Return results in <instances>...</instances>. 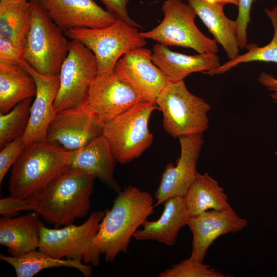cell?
Masks as SVG:
<instances>
[{
  "label": "cell",
  "mask_w": 277,
  "mask_h": 277,
  "mask_svg": "<svg viewBox=\"0 0 277 277\" xmlns=\"http://www.w3.org/2000/svg\"><path fill=\"white\" fill-rule=\"evenodd\" d=\"M117 19L122 20L132 26L141 28V26L129 15L127 5L130 0H100Z\"/></svg>",
  "instance_id": "836d02e7"
},
{
  "label": "cell",
  "mask_w": 277,
  "mask_h": 277,
  "mask_svg": "<svg viewBox=\"0 0 277 277\" xmlns=\"http://www.w3.org/2000/svg\"><path fill=\"white\" fill-rule=\"evenodd\" d=\"M275 155L277 156V150L275 152Z\"/></svg>",
  "instance_id": "74e56055"
},
{
  "label": "cell",
  "mask_w": 277,
  "mask_h": 277,
  "mask_svg": "<svg viewBox=\"0 0 277 277\" xmlns=\"http://www.w3.org/2000/svg\"><path fill=\"white\" fill-rule=\"evenodd\" d=\"M259 82L270 92V97L272 101L277 104V78L274 75L262 72L258 79Z\"/></svg>",
  "instance_id": "e575fe53"
},
{
  "label": "cell",
  "mask_w": 277,
  "mask_h": 277,
  "mask_svg": "<svg viewBox=\"0 0 277 277\" xmlns=\"http://www.w3.org/2000/svg\"><path fill=\"white\" fill-rule=\"evenodd\" d=\"M265 12L269 17L273 28V35L271 41L265 46L260 47L256 44L250 43L245 48L247 51L242 55L230 60L212 71L205 74L209 75L225 73L240 64L252 62H272L277 64V7L274 6L271 10L265 9Z\"/></svg>",
  "instance_id": "4316f807"
},
{
  "label": "cell",
  "mask_w": 277,
  "mask_h": 277,
  "mask_svg": "<svg viewBox=\"0 0 277 277\" xmlns=\"http://www.w3.org/2000/svg\"><path fill=\"white\" fill-rule=\"evenodd\" d=\"M155 102L162 112L165 131L175 138L203 134L208 128L211 106L191 93L184 80L168 81Z\"/></svg>",
  "instance_id": "5b68a950"
},
{
  "label": "cell",
  "mask_w": 277,
  "mask_h": 277,
  "mask_svg": "<svg viewBox=\"0 0 277 277\" xmlns=\"http://www.w3.org/2000/svg\"><path fill=\"white\" fill-rule=\"evenodd\" d=\"M152 60L170 82H179L191 73L213 70L221 66L216 53L186 55L170 50L159 43L153 48Z\"/></svg>",
  "instance_id": "ac0fdd59"
},
{
  "label": "cell",
  "mask_w": 277,
  "mask_h": 277,
  "mask_svg": "<svg viewBox=\"0 0 277 277\" xmlns=\"http://www.w3.org/2000/svg\"><path fill=\"white\" fill-rule=\"evenodd\" d=\"M105 211L91 213L82 224H73L62 228L41 230L38 250L58 259H80L85 264L97 266L101 253L93 245Z\"/></svg>",
  "instance_id": "ba28073f"
},
{
  "label": "cell",
  "mask_w": 277,
  "mask_h": 277,
  "mask_svg": "<svg viewBox=\"0 0 277 277\" xmlns=\"http://www.w3.org/2000/svg\"><path fill=\"white\" fill-rule=\"evenodd\" d=\"M181 153L175 165L168 164L155 193L156 207L167 200L184 197L194 182L197 173V161L204 143L203 134L179 138Z\"/></svg>",
  "instance_id": "4fadbf2b"
},
{
  "label": "cell",
  "mask_w": 277,
  "mask_h": 277,
  "mask_svg": "<svg viewBox=\"0 0 277 277\" xmlns=\"http://www.w3.org/2000/svg\"><path fill=\"white\" fill-rule=\"evenodd\" d=\"M32 98L18 103L7 113H0V148L22 136L27 127Z\"/></svg>",
  "instance_id": "83f0119b"
},
{
  "label": "cell",
  "mask_w": 277,
  "mask_h": 277,
  "mask_svg": "<svg viewBox=\"0 0 277 277\" xmlns=\"http://www.w3.org/2000/svg\"><path fill=\"white\" fill-rule=\"evenodd\" d=\"M141 102L133 89L114 71L96 76L84 105L105 124Z\"/></svg>",
  "instance_id": "7c38bea8"
},
{
  "label": "cell",
  "mask_w": 277,
  "mask_h": 277,
  "mask_svg": "<svg viewBox=\"0 0 277 277\" xmlns=\"http://www.w3.org/2000/svg\"><path fill=\"white\" fill-rule=\"evenodd\" d=\"M247 225V220L239 216L232 207L191 216L187 224L193 236L190 258L203 262L208 248L217 238L241 231Z\"/></svg>",
  "instance_id": "e0dca14e"
},
{
  "label": "cell",
  "mask_w": 277,
  "mask_h": 277,
  "mask_svg": "<svg viewBox=\"0 0 277 277\" xmlns=\"http://www.w3.org/2000/svg\"><path fill=\"white\" fill-rule=\"evenodd\" d=\"M21 67L34 78L36 85L35 100L31 104L27 127L22 137L26 147L32 143L46 141L48 128L56 112L54 103L59 87V74H41L34 69L24 59Z\"/></svg>",
  "instance_id": "9a60e30c"
},
{
  "label": "cell",
  "mask_w": 277,
  "mask_h": 277,
  "mask_svg": "<svg viewBox=\"0 0 277 277\" xmlns=\"http://www.w3.org/2000/svg\"><path fill=\"white\" fill-rule=\"evenodd\" d=\"M184 197L191 216L210 210L231 207L224 188L207 173H197Z\"/></svg>",
  "instance_id": "cb8c5ba5"
},
{
  "label": "cell",
  "mask_w": 277,
  "mask_h": 277,
  "mask_svg": "<svg viewBox=\"0 0 277 277\" xmlns=\"http://www.w3.org/2000/svg\"><path fill=\"white\" fill-rule=\"evenodd\" d=\"M21 211H28L26 199L10 195L0 200V214L2 216H17Z\"/></svg>",
  "instance_id": "d6a6232c"
},
{
  "label": "cell",
  "mask_w": 277,
  "mask_h": 277,
  "mask_svg": "<svg viewBox=\"0 0 277 277\" xmlns=\"http://www.w3.org/2000/svg\"><path fill=\"white\" fill-rule=\"evenodd\" d=\"M0 260L11 265L17 277H32L48 268L66 267L80 271L85 277L92 275V268L80 259H58L39 250H33L18 256L0 254Z\"/></svg>",
  "instance_id": "d4e9b609"
},
{
  "label": "cell",
  "mask_w": 277,
  "mask_h": 277,
  "mask_svg": "<svg viewBox=\"0 0 277 277\" xmlns=\"http://www.w3.org/2000/svg\"><path fill=\"white\" fill-rule=\"evenodd\" d=\"M49 17L64 32L77 28H100L117 19L93 0H39Z\"/></svg>",
  "instance_id": "2e32d148"
},
{
  "label": "cell",
  "mask_w": 277,
  "mask_h": 277,
  "mask_svg": "<svg viewBox=\"0 0 277 277\" xmlns=\"http://www.w3.org/2000/svg\"><path fill=\"white\" fill-rule=\"evenodd\" d=\"M159 277H225L203 262L189 258L160 272Z\"/></svg>",
  "instance_id": "f1b7e54d"
},
{
  "label": "cell",
  "mask_w": 277,
  "mask_h": 277,
  "mask_svg": "<svg viewBox=\"0 0 277 277\" xmlns=\"http://www.w3.org/2000/svg\"><path fill=\"white\" fill-rule=\"evenodd\" d=\"M35 212L0 219V244L12 256H18L38 247L40 232L45 226Z\"/></svg>",
  "instance_id": "44dd1931"
},
{
  "label": "cell",
  "mask_w": 277,
  "mask_h": 277,
  "mask_svg": "<svg viewBox=\"0 0 277 277\" xmlns=\"http://www.w3.org/2000/svg\"><path fill=\"white\" fill-rule=\"evenodd\" d=\"M31 18L22 44L23 57L38 72L59 74L69 51L65 32L51 19L39 0H29Z\"/></svg>",
  "instance_id": "277c9868"
},
{
  "label": "cell",
  "mask_w": 277,
  "mask_h": 277,
  "mask_svg": "<svg viewBox=\"0 0 277 277\" xmlns=\"http://www.w3.org/2000/svg\"><path fill=\"white\" fill-rule=\"evenodd\" d=\"M26 146L22 136L9 143L1 149L0 152V184L11 167L22 154Z\"/></svg>",
  "instance_id": "f546056e"
},
{
  "label": "cell",
  "mask_w": 277,
  "mask_h": 277,
  "mask_svg": "<svg viewBox=\"0 0 277 277\" xmlns=\"http://www.w3.org/2000/svg\"><path fill=\"white\" fill-rule=\"evenodd\" d=\"M209 31L213 35L217 44L221 45L229 60L239 53L236 21L228 18L225 14L223 5L212 4L206 0H187Z\"/></svg>",
  "instance_id": "7402d4cb"
},
{
  "label": "cell",
  "mask_w": 277,
  "mask_h": 277,
  "mask_svg": "<svg viewBox=\"0 0 277 277\" xmlns=\"http://www.w3.org/2000/svg\"><path fill=\"white\" fill-rule=\"evenodd\" d=\"M164 211L156 221L146 220L143 228L137 229L133 237L137 241L153 240L171 246L180 229L187 225L191 215L184 197L170 198L165 201Z\"/></svg>",
  "instance_id": "ffe728a7"
},
{
  "label": "cell",
  "mask_w": 277,
  "mask_h": 277,
  "mask_svg": "<svg viewBox=\"0 0 277 277\" xmlns=\"http://www.w3.org/2000/svg\"><path fill=\"white\" fill-rule=\"evenodd\" d=\"M23 60L22 48L10 39L0 36V62L19 65Z\"/></svg>",
  "instance_id": "1f68e13d"
},
{
  "label": "cell",
  "mask_w": 277,
  "mask_h": 277,
  "mask_svg": "<svg viewBox=\"0 0 277 277\" xmlns=\"http://www.w3.org/2000/svg\"><path fill=\"white\" fill-rule=\"evenodd\" d=\"M97 74L98 65L93 53L78 41L71 40L59 73V87L54 103L56 113L83 105Z\"/></svg>",
  "instance_id": "30bf717a"
},
{
  "label": "cell",
  "mask_w": 277,
  "mask_h": 277,
  "mask_svg": "<svg viewBox=\"0 0 277 277\" xmlns=\"http://www.w3.org/2000/svg\"><path fill=\"white\" fill-rule=\"evenodd\" d=\"M212 4H218L223 6L226 4H232L238 7L239 0H206Z\"/></svg>",
  "instance_id": "d590c367"
},
{
  "label": "cell",
  "mask_w": 277,
  "mask_h": 277,
  "mask_svg": "<svg viewBox=\"0 0 277 277\" xmlns=\"http://www.w3.org/2000/svg\"><path fill=\"white\" fill-rule=\"evenodd\" d=\"M155 102H141L104 125L103 135L116 162L126 164L139 157L152 143L148 128Z\"/></svg>",
  "instance_id": "52a82bcc"
},
{
  "label": "cell",
  "mask_w": 277,
  "mask_h": 277,
  "mask_svg": "<svg viewBox=\"0 0 277 277\" xmlns=\"http://www.w3.org/2000/svg\"><path fill=\"white\" fill-rule=\"evenodd\" d=\"M152 51L137 48L125 54L114 72L133 89L142 102H155L168 80L153 62Z\"/></svg>",
  "instance_id": "5bb4252c"
},
{
  "label": "cell",
  "mask_w": 277,
  "mask_h": 277,
  "mask_svg": "<svg viewBox=\"0 0 277 277\" xmlns=\"http://www.w3.org/2000/svg\"><path fill=\"white\" fill-rule=\"evenodd\" d=\"M95 179L70 168L44 188L25 198L28 211L35 212L56 228L73 224L88 214Z\"/></svg>",
  "instance_id": "6da1fadb"
},
{
  "label": "cell",
  "mask_w": 277,
  "mask_h": 277,
  "mask_svg": "<svg viewBox=\"0 0 277 277\" xmlns=\"http://www.w3.org/2000/svg\"><path fill=\"white\" fill-rule=\"evenodd\" d=\"M116 162L108 142L102 134L85 147L72 151L70 168L98 178L118 192L121 189L114 178Z\"/></svg>",
  "instance_id": "d6986e66"
},
{
  "label": "cell",
  "mask_w": 277,
  "mask_h": 277,
  "mask_svg": "<svg viewBox=\"0 0 277 277\" xmlns=\"http://www.w3.org/2000/svg\"><path fill=\"white\" fill-rule=\"evenodd\" d=\"M36 92V82L27 70L18 65L0 62L1 114L35 96Z\"/></svg>",
  "instance_id": "603a6c76"
},
{
  "label": "cell",
  "mask_w": 277,
  "mask_h": 277,
  "mask_svg": "<svg viewBox=\"0 0 277 277\" xmlns=\"http://www.w3.org/2000/svg\"><path fill=\"white\" fill-rule=\"evenodd\" d=\"M153 199L148 192L129 185L117 192L111 209L105 210L93 245L105 261L112 262L127 252L131 237L154 211Z\"/></svg>",
  "instance_id": "7a4b0ae2"
},
{
  "label": "cell",
  "mask_w": 277,
  "mask_h": 277,
  "mask_svg": "<svg viewBox=\"0 0 277 277\" xmlns=\"http://www.w3.org/2000/svg\"><path fill=\"white\" fill-rule=\"evenodd\" d=\"M104 125L83 104L56 113L48 128L46 141L74 151L102 135Z\"/></svg>",
  "instance_id": "8fae6325"
},
{
  "label": "cell",
  "mask_w": 277,
  "mask_h": 277,
  "mask_svg": "<svg viewBox=\"0 0 277 277\" xmlns=\"http://www.w3.org/2000/svg\"><path fill=\"white\" fill-rule=\"evenodd\" d=\"M137 28L117 19L105 27L73 29L65 31V35L81 42L93 53L98 65L97 75H104L113 72L125 54L147 44Z\"/></svg>",
  "instance_id": "8992f818"
},
{
  "label": "cell",
  "mask_w": 277,
  "mask_h": 277,
  "mask_svg": "<svg viewBox=\"0 0 277 277\" xmlns=\"http://www.w3.org/2000/svg\"><path fill=\"white\" fill-rule=\"evenodd\" d=\"M18 1V0H0V5L4 4L6 3H8L11 2L13 1Z\"/></svg>",
  "instance_id": "8d00e7d4"
},
{
  "label": "cell",
  "mask_w": 277,
  "mask_h": 277,
  "mask_svg": "<svg viewBox=\"0 0 277 277\" xmlns=\"http://www.w3.org/2000/svg\"><path fill=\"white\" fill-rule=\"evenodd\" d=\"M30 18L29 0H18L0 5V36L10 39L22 48Z\"/></svg>",
  "instance_id": "484cf974"
},
{
  "label": "cell",
  "mask_w": 277,
  "mask_h": 277,
  "mask_svg": "<svg viewBox=\"0 0 277 277\" xmlns=\"http://www.w3.org/2000/svg\"><path fill=\"white\" fill-rule=\"evenodd\" d=\"M256 0H239V11L235 20L237 24V38L240 49L245 48L247 44V27L251 21L250 11Z\"/></svg>",
  "instance_id": "4dcf8cb0"
},
{
  "label": "cell",
  "mask_w": 277,
  "mask_h": 277,
  "mask_svg": "<svg viewBox=\"0 0 277 277\" xmlns=\"http://www.w3.org/2000/svg\"><path fill=\"white\" fill-rule=\"evenodd\" d=\"M72 151L47 141L27 146L12 166L9 181L10 195L27 198L44 188L71 166Z\"/></svg>",
  "instance_id": "3957f363"
},
{
  "label": "cell",
  "mask_w": 277,
  "mask_h": 277,
  "mask_svg": "<svg viewBox=\"0 0 277 277\" xmlns=\"http://www.w3.org/2000/svg\"><path fill=\"white\" fill-rule=\"evenodd\" d=\"M162 10L164 17L153 29L140 32L144 39H150L166 46L191 48L198 53H216V42L204 35L196 26V14L181 0H166Z\"/></svg>",
  "instance_id": "9c48e42d"
}]
</instances>
